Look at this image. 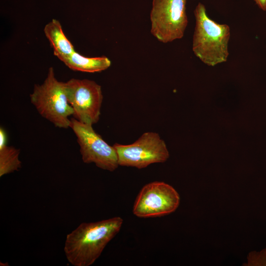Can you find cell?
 <instances>
[{"label": "cell", "instance_id": "6da1fadb", "mask_svg": "<svg viewBox=\"0 0 266 266\" xmlns=\"http://www.w3.org/2000/svg\"><path fill=\"white\" fill-rule=\"evenodd\" d=\"M123 223L121 217H114L80 224L66 236L64 250L68 262L73 266L93 265Z\"/></svg>", "mask_w": 266, "mask_h": 266}, {"label": "cell", "instance_id": "7a4b0ae2", "mask_svg": "<svg viewBox=\"0 0 266 266\" xmlns=\"http://www.w3.org/2000/svg\"><path fill=\"white\" fill-rule=\"evenodd\" d=\"M196 19L192 50L204 64L214 66L227 61L230 27L211 19L205 6L199 2L194 10Z\"/></svg>", "mask_w": 266, "mask_h": 266}, {"label": "cell", "instance_id": "3957f363", "mask_svg": "<svg viewBox=\"0 0 266 266\" xmlns=\"http://www.w3.org/2000/svg\"><path fill=\"white\" fill-rule=\"evenodd\" d=\"M30 100L38 113L55 126L70 128L69 117L73 115V109L66 98L65 83L57 79L53 67L49 68L42 84L34 86Z\"/></svg>", "mask_w": 266, "mask_h": 266}, {"label": "cell", "instance_id": "277c9868", "mask_svg": "<svg viewBox=\"0 0 266 266\" xmlns=\"http://www.w3.org/2000/svg\"><path fill=\"white\" fill-rule=\"evenodd\" d=\"M186 0H153L150 12L151 33L164 43L181 39L188 21Z\"/></svg>", "mask_w": 266, "mask_h": 266}, {"label": "cell", "instance_id": "5b68a950", "mask_svg": "<svg viewBox=\"0 0 266 266\" xmlns=\"http://www.w3.org/2000/svg\"><path fill=\"white\" fill-rule=\"evenodd\" d=\"M119 166L146 167L151 164L165 162L169 154L165 141L158 133L146 132L129 145L115 143Z\"/></svg>", "mask_w": 266, "mask_h": 266}, {"label": "cell", "instance_id": "8992f818", "mask_svg": "<svg viewBox=\"0 0 266 266\" xmlns=\"http://www.w3.org/2000/svg\"><path fill=\"white\" fill-rule=\"evenodd\" d=\"M65 83L68 103L78 121L93 125L100 119L103 100L101 86L89 79L72 78Z\"/></svg>", "mask_w": 266, "mask_h": 266}, {"label": "cell", "instance_id": "52a82bcc", "mask_svg": "<svg viewBox=\"0 0 266 266\" xmlns=\"http://www.w3.org/2000/svg\"><path fill=\"white\" fill-rule=\"evenodd\" d=\"M77 137L84 163H94L100 168L113 171L118 167V155L114 146L107 144L95 132L92 125L83 123L74 118L70 126Z\"/></svg>", "mask_w": 266, "mask_h": 266}, {"label": "cell", "instance_id": "ba28073f", "mask_svg": "<svg viewBox=\"0 0 266 266\" xmlns=\"http://www.w3.org/2000/svg\"><path fill=\"white\" fill-rule=\"evenodd\" d=\"M179 203V195L172 186L154 181L142 187L133 204V212L139 218L160 217L174 212Z\"/></svg>", "mask_w": 266, "mask_h": 266}, {"label": "cell", "instance_id": "9c48e42d", "mask_svg": "<svg viewBox=\"0 0 266 266\" xmlns=\"http://www.w3.org/2000/svg\"><path fill=\"white\" fill-rule=\"evenodd\" d=\"M45 36L54 50V54L62 62L68 58L74 51L73 45L63 32L60 22L52 19L44 28Z\"/></svg>", "mask_w": 266, "mask_h": 266}, {"label": "cell", "instance_id": "30bf717a", "mask_svg": "<svg viewBox=\"0 0 266 266\" xmlns=\"http://www.w3.org/2000/svg\"><path fill=\"white\" fill-rule=\"evenodd\" d=\"M62 62L72 70L91 73L104 70L111 65L106 57H86L75 51Z\"/></svg>", "mask_w": 266, "mask_h": 266}, {"label": "cell", "instance_id": "8fae6325", "mask_svg": "<svg viewBox=\"0 0 266 266\" xmlns=\"http://www.w3.org/2000/svg\"><path fill=\"white\" fill-rule=\"evenodd\" d=\"M20 150L7 145L0 147V177L18 170L22 166Z\"/></svg>", "mask_w": 266, "mask_h": 266}, {"label": "cell", "instance_id": "7c38bea8", "mask_svg": "<svg viewBox=\"0 0 266 266\" xmlns=\"http://www.w3.org/2000/svg\"><path fill=\"white\" fill-rule=\"evenodd\" d=\"M244 266H266V248L260 252H251L247 256V262Z\"/></svg>", "mask_w": 266, "mask_h": 266}, {"label": "cell", "instance_id": "4fadbf2b", "mask_svg": "<svg viewBox=\"0 0 266 266\" xmlns=\"http://www.w3.org/2000/svg\"><path fill=\"white\" fill-rule=\"evenodd\" d=\"M7 134L2 127L0 128V147L7 145Z\"/></svg>", "mask_w": 266, "mask_h": 266}, {"label": "cell", "instance_id": "5bb4252c", "mask_svg": "<svg viewBox=\"0 0 266 266\" xmlns=\"http://www.w3.org/2000/svg\"><path fill=\"white\" fill-rule=\"evenodd\" d=\"M258 7L263 11H266V0H253Z\"/></svg>", "mask_w": 266, "mask_h": 266}]
</instances>
